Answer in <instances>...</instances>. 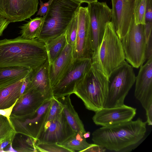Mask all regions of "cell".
<instances>
[{
  "instance_id": "1",
  "label": "cell",
  "mask_w": 152,
  "mask_h": 152,
  "mask_svg": "<svg viewBox=\"0 0 152 152\" xmlns=\"http://www.w3.org/2000/svg\"><path fill=\"white\" fill-rule=\"evenodd\" d=\"M47 60L45 44L37 38L19 36L0 40V67H23L34 71Z\"/></svg>"
},
{
  "instance_id": "5",
  "label": "cell",
  "mask_w": 152,
  "mask_h": 152,
  "mask_svg": "<svg viewBox=\"0 0 152 152\" xmlns=\"http://www.w3.org/2000/svg\"><path fill=\"white\" fill-rule=\"evenodd\" d=\"M91 58L92 64L108 79L111 73L125 61L121 40L111 21L106 23L102 40Z\"/></svg>"
},
{
  "instance_id": "15",
  "label": "cell",
  "mask_w": 152,
  "mask_h": 152,
  "mask_svg": "<svg viewBox=\"0 0 152 152\" xmlns=\"http://www.w3.org/2000/svg\"><path fill=\"white\" fill-rule=\"evenodd\" d=\"M92 117L94 123L106 126L132 120L136 113L135 108L124 104L112 108H103L95 112Z\"/></svg>"
},
{
  "instance_id": "38",
  "label": "cell",
  "mask_w": 152,
  "mask_h": 152,
  "mask_svg": "<svg viewBox=\"0 0 152 152\" xmlns=\"http://www.w3.org/2000/svg\"><path fill=\"white\" fill-rule=\"evenodd\" d=\"M10 23L7 19L0 15V37L2 35L4 31Z\"/></svg>"
},
{
  "instance_id": "29",
  "label": "cell",
  "mask_w": 152,
  "mask_h": 152,
  "mask_svg": "<svg viewBox=\"0 0 152 152\" xmlns=\"http://www.w3.org/2000/svg\"><path fill=\"white\" fill-rule=\"evenodd\" d=\"M15 133L7 118L0 115V140Z\"/></svg>"
},
{
  "instance_id": "10",
  "label": "cell",
  "mask_w": 152,
  "mask_h": 152,
  "mask_svg": "<svg viewBox=\"0 0 152 152\" xmlns=\"http://www.w3.org/2000/svg\"><path fill=\"white\" fill-rule=\"evenodd\" d=\"M87 8L90 17L91 40L94 53L102 40L106 23L111 21V9L106 2L98 1L88 4Z\"/></svg>"
},
{
  "instance_id": "21",
  "label": "cell",
  "mask_w": 152,
  "mask_h": 152,
  "mask_svg": "<svg viewBox=\"0 0 152 152\" xmlns=\"http://www.w3.org/2000/svg\"><path fill=\"white\" fill-rule=\"evenodd\" d=\"M70 95L58 98L63 107V112L72 129L76 132L84 134L86 132L84 125L72 105Z\"/></svg>"
},
{
  "instance_id": "26",
  "label": "cell",
  "mask_w": 152,
  "mask_h": 152,
  "mask_svg": "<svg viewBox=\"0 0 152 152\" xmlns=\"http://www.w3.org/2000/svg\"><path fill=\"white\" fill-rule=\"evenodd\" d=\"M82 133L77 132L66 141L59 144L63 145L75 152H82L87 148L90 144L86 141Z\"/></svg>"
},
{
  "instance_id": "9",
  "label": "cell",
  "mask_w": 152,
  "mask_h": 152,
  "mask_svg": "<svg viewBox=\"0 0 152 152\" xmlns=\"http://www.w3.org/2000/svg\"><path fill=\"white\" fill-rule=\"evenodd\" d=\"M52 98L46 101L35 112L28 116L18 118L10 116L11 124L16 133L37 139L46 121Z\"/></svg>"
},
{
  "instance_id": "4",
  "label": "cell",
  "mask_w": 152,
  "mask_h": 152,
  "mask_svg": "<svg viewBox=\"0 0 152 152\" xmlns=\"http://www.w3.org/2000/svg\"><path fill=\"white\" fill-rule=\"evenodd\" d=\"M108 79L96 66H91L76 84L73 94L88 110L96 112L103 108L108 91Z\"/></svg>"
},
{
  "instance_id": "13",
  "label": "cell",
  "mask_w": 152,
  "mask_h": 152,
  "mask_svg": "<svg viewBox=\"0 0 152 152\" xmlns=\"http://www.w3.org/2000/svg\"><path fill=\"white\" fill-rule=\"evenodd\" d=\"M76 133L68 123L63 112L55 118L45 122L37 139L39 142L59 144Z\"/></svg>"
},
{
  "instance_id": "28",
  "label": "cell",
  "mask_w": 152,
  "mask_h": 152,
  "mask_svg": "<svg viewBox=\"0 0 152 152\" xmlns=\"http://www.w3.org/2000/svg\"><path fill=\"white\" fill-rule=\"evenodd\" d=\"M35 147L37 152H74L72 150L57 143L37 142Z\"/></svg>"
},
{
  "instance_id": "11",
  "label": "cell",
  "mask_w": 152,
  "mask_h": 152,
  "mask_svg": "<svg viewBox=\"0 0 152 152\" xmlns=\"http://www.w3.org/2000/svg\"><path fill=\"white\" fill-rule=\"evenodd\" d=\"M91 64V58L74 59L64 77L52 87L53 96L59 98L73 94L76 84L83 78Z\"/></svg>"
},
{
  "instance_id": "6",
  "label": "cell",
  "mask_w": 152,
  "mask_h": 152,
  "mask_svg": "<svg viewBox=\"0 0 152 152\" xmlns=\"http://www.w3.org/2000/svg\"><path fill=\"white\" fill-rule=\"evenodd\" d=\"M135 79L132 66L125 61L108 77V94L103 108L115 107L124 104L125 98Z\"/></svg>"
},
{
  "instance_id": "30",
  "label": "cell",
  "mask_w": 152,
  "mask_h": 152,
  "mask_svg": "<svg viewBox=\"0 0 152 152\" xmlns=\"http://www.w3.org/2000/svg\"><path fill=\"white\" fill-rule=\"evenodd\" d=\"M145 19V32L147 40L152 34V0H147Z\"/></svg>"
},
{
  "instance_id": "37",
  "label": "cell",
  "mask_w": 152,
  "mask_h": 152,
  "mask_svg": "<svg viewBox=\"0 0 152 152\" xmlns=\"http://www.w3.org/2000/svg\"><path fill=\"white\" fill-rule=\"evenodd\" d=\"M17 100H18L10 107L4 109H0V115H3L7 118L10 123V117L12 113L13 108Z\"/></svg>"
},
{
  "instance_id": "40",
  "label": "cell",
  "mask_w": 152,
  "mask_h": 152,
  "mask_svg": "<svg viewBox=\"0 0 152 152\" xmlns=\"http://www.w3.org/2000/svg\"><path fill=\"white\" fill-rule=\"evenodd\" d=\"M80 3H86L88 4L92 3L98 1V0H73Z\"/></svg>"
},
{
  "instance_id": "16",
  "label": "cell",
  "mask_w": 152,
  "mask_h": 152,
  "mask_svg": "<svg viewBox=\"0 0 152 152\" xmlns=\"http://www.w3.org/2000/svg\"><path fill=\"white\" fill-rule=\"evenodd\" d=\"M135 82L134 96L145 110L152 103V57L140 66Z\"/></svg>"
},
{
  "instance_id": "7",
  "label": "cell",
  "mask_w": 152,
  "mask_h": 152,
  "mask_svg": "<svg viewBox=\"0 0 152 152\" xmlns=\"http://www.w3.org/2000/svg\"><path fill=\"white\" fill-rule=\"evenodd\" d=\"M125 59L131 66L138 68L146 61V45L144 25L135 23L120 39Z\"/></svg>"
},
{
  "instance_id": "34",
  "label": "cell",
  "mask_w": 152,
  "mask_h": 152,
  "mask_svg": "<svg viewBox=\"0 0 152 152\" xmlns=\"http://www.w3.org/2000/svg\"><path fill=\"white\" fill-rule=\"evenodd\" d=\"M106 149L104 147L96 144H90L89 146L82 152H104Z\"/></svg>"
},
{
  "instance_id": "33",
  "label": "cell",
  "mask_w": 152,
  "mask_h": 152,
  "mask_svg": "<svg viewBox=\"0 0 152 152\" xmlns=\"http://www.w3.org/2000/svg\"><path fill=\"white\" fill-rule=\"evenodd\" d=\"M53 0H49L47 2L43 3L42 0H39L40 8L36 15L44 17L47 12Z\"/></svg>"
},
{
  "instance_id": "19",
  "label": "cell",
  "mask_w": 152,
  "mask_h": 152,
  "mask_svg": "<svg viewBox=\"0 0 152 152\" xmlns=\"http://www.w3.org/2000/svg\"><path fill=\"white\" fill-rule=\"evenodd\" d=\"M29 87L33 88L43 95L52 98L53 96L49 73L48 60L30 75Z\"/></svg>"
},
{
  "instance_id": "36",
  "label": "cell",
  "mask_w": 152,
  "mask_h": 152,
  "mask_svg": "<svg viewBox=\"0 0 152 152\" xmlns=\"http://www.w3.org/2000/svg\"><path fill=\"white\" fill-rule=\"evenodd\" d=\"M152 34L147 41L145 50V58L148 60L152 57Z\"/></svg>"
},
{
  "instance_id": "32",
  "label": "cell",
  "mask_w": 152,
  "mask_h": 152,
  "mask_svg": "<svg viewBox=\"0 0 152 152\" xmlns=\"http://www.w3.org/2000/svg\"><path fill=\"white\" fill-rule=\"evenodd\" d=\"M147 0H140L135 15V22L136 25L145 24Z\"/></svg>"
},
{
  "instance_id": "24",
  "label": "cell",
  "mask_w": 152,
  "mask_h": 152,
  "mask_svg": "<svg viewBox=\"0 0 152 152\" xmlns=\"http://www.w3.org/2000/svg\"><path fill=\"white\" fill-rule=\"evenodd\" d=\"M67 44L65 32L45 45L49 63L53 61Z\"/></svg>"
},
{
  "instance_id": "27",
  "label": "cell",
  "mask_w": 152,
  "mask_h": 152,
  "mask_svg": "<svg viewBox=\"0 0 152 152\" xmlns=\"http://www.w3.org/2000/svg\"><path fill=\"white\" fill-rule=\"evenodd\" d=\"M78 10L74 14L65 32L67 44L73 48L75 45L77 35Z\"/></svg>"
},
{
  "instance_id": "31",
  "label": "cell",
  "mask_w": 152,
  "mask_h": 152,
  "mask_svg": "<svg viewBox=\"0 0 152 152\" xmlns=\"http://www.w3.org/2000/svg\"><path fill=\"white\" fill-rule=\"evenodd\" d=\"M63 112V107L61 103L58 100V98L53 96L46 121L55 118Z\"/></svg>"
},
{
  "instance_id": "3",
  "label": "cell",
  "mask_w": 152,
  "mask_h": 152,
  "mask_svg": "<svg viewBox=\"0 0 152 152\" xmlns=\"http://www.w3.org/2000/svg\"><path fill=\"white\" fill-rule=\"evenodd\" d=\"M81 3L73 0H53L37 38L45 45L64 33Z\"/></svg>"
},
{
  "instance_id": "25",
  "label": "cell",
  "mask_w": 152,
  "mask_h": 152,
  "mask_svg": "<svg viewBox=\"0 0 152 152\" xmlns=\"http://www.w3.org/2000/svg\"><path fill=\"white\" fill-rule=\"evenodd\" d=\"M15 136L12 143L13 149L16 152H37L35 144L37 139L23 134Z\"/></svg>"
},
{
  "instance_id": "2",
  "label": "cell",
  "mask_w": 152,
  "mask_h": 152,
  "mask_svg": "<svg viewBox=\"0 0 152 152\" xmlns=\"http://www.w3.org/2000/svg\"><path fill=\"white\" fill-rule=\"evenodd\" d=\"M146 124V121L138 118L135 121L102 126L93 132L92 140L94 143L109 150L126 151L142 140Z\"/></svg>"
},
{
  "instance_id": "39",
  "label": "cell",
  "mask_w": 152,
  "mask_h": 152,
  "mask_svg": "<svg viewBox=\"0 0 152 152\" xmlns=\"http://www.w3.org/2000/svg\"><path fill=\"white\" fill-rule=\"evenodd\" d=\"M146 111L147 124L148 125H152V103L145 110Z\"/></svg>"
},
{
  "instance_id": "20",
  "label": "cell",
  "mask_w": 152,
  "mask_h": 152,
  "mask_svg": "<svg viewBox=\"0 0 152 152\" xmlns=\"http://www.w3.org/2000/svg\"><path fill=\"white\" fill-rule=\"evenodd\" d=\"M33 71L23 67H0V89L25 78Z\"/></svg>"
},
{
  "instance_id": "12",
  "label": "cell",
  "mask_w": 152,
  "mask_h": 152,
  "mask_svg": "<svg viewBox=\"0 0 152 152\" xmlns=\"http://www.w3.org/2000/svg\"><path fill=\"white\" fill-rule=\"evenodd\" d=\"M78 14L77 35L73 57L74 59L91 58L93 52L91 40L90 17L87 7L80 6Z\"/></svg>"
},
{
  "instance_id": "41",
  "label": "cell",
  "mask_w": 152,
  "mask_h": 152,
  "mask_svg": "<svg viewBox=\"0 0 152 152\" xmlns=\"http://www.w3.org/2000/svg\"><path fill=\"white\" fill-rule=\"evenodd\" d=\"M90 132H86L83 134V137L86 139L90 137Z\"/></svg>"
},
{
  "instance_id": "8",
  "label": "cell",
  "mask_w": 152,
  "mask_h": 152,
  "mask_svg": "<svg viewBox=\"0 0 152 152\" xmlns=\"http://www.w3.org/2000/svg\"><path fill=\"white\" fill-rule=\"evenodd\" d=\"M111 21L120 39L135 23V15L140 0H111Z\"/></svg>"
},
{
  "instance_id": "14",
  "label": "cell",
  "mask_w": 152,
  "mask_h": 152,
  "mask_svg": "<svg viewBox=\"0 0 152 152\" xmlns=\"http://www.w3.org/2000/svg\"><path fill=\"white\" fill-rule=\"evenodd\" d=\"M38 0H0V15L11 22L29 18L37 11Z\"/></svg>"
},
{
  "instance_id": "18",
  "label": "cell",
  "mask_w": 152,
  "mask_h": 152,
  "mask_svg": "<svg viewBox=\"0 0 152 152\" xmlns=\"http://www.w3.org/2000/svg\"><path fill=\"white\" fill-rule=\"evenodd\" d=\"M73 47L67 44L61 54L53 62L49 63V73L52 88L64 77L72 64Z\"/></svg>"
},
{
  "instance_id": "35",
  "label": "cell",
  "mask_w": 152,
  "mask_h": 152,
  "mask_svg": "<svg viewBox=\"0 0 152 152\" xmlns=\"http://www.w3.org/2000/svg\"><path fill=\"white\" fill-rule=\"evenodd\" d=\"M16 133L0 140V152L4 151V148L7 145L12 143Z\"/></svg>"
},
{
  "instance_id": "17",
  "label": "cell",
  "mask_w": 152,
  "mask_h": 152,
  "mask_svg": "<svg viewBox=\"0 0 152 152\" xmlns=\"http://www.w3.org/2000/svg\"><path fill=\"white\" fill-rule=\"evenodd\" d=\"M51 98L28 87L18 100L10 116L18 118L28 116L35 112L46 101Z\"/></svg>"
},
{
  "instance_id": "23",
  "label": "cell",
  "mask_w": 152,
  "mask_h": 152,
  "mask_svg": "<svg viewBox=\"0 0 152 152\" xmlns=\"http://www.w3.org/2000/svg\"><path fill=\"white\" fill-rule=\"evenodd\" d=\"M43 22V17H37L19 27L21 36L25 39L37 38L40 33Z\"/></svg>"
},
{
  "instance_id": "22",
  "label": "cell",
  "mask_w": 152,
  "mask_h": 152,
  "mask_svg": "<svg viewBox=\"0 0 152 152\" xmlns=\"http://www.w3.org/2000/svg\"><path fill=\"white\" fill-rule=\"evenodd\" d=\"M25 78L0 89V109L10 107L18 100Z\"/></svg>"
}]
</instances>
